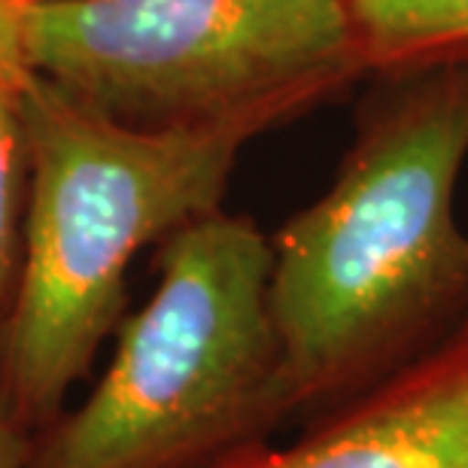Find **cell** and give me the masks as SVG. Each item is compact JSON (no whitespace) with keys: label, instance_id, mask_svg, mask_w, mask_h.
<instances>
[{"label":"cell","instance_id":"6da1fadb","mask_svg":"<svg viewBox=\"0 0 468 468\" xmlns=\"http://www.w3.org/2000/svg\"><path fill=\"white\" fill-rule=\"evenodd\" d=\"M468 61L380 77L332 186L271 238L289 423L311 426L468 325Z\"/></svg>","mask_w":468,"mask_h":468},{"label":"cell","instance_id":"7a4b0ae2","mask_svg":"<svg viewBox=\"0 0 468 468\" xmlns=\"http://www.w3.org/2000/svg\"><path fill=\"white\" fill-rule=\"evenodd\" d=\"M18 104L27 189L18 283L0 335V396L37 435L61 417L116 332L137 252L222 210L240 149L286 116L252 110L134 125L40 77L25 82Z\"/></svg>","mask_w":468,"mask_h":468},{"label":"cell","instance_id":"3957f363","mask_svg":"<svg viewBox=\"0 0 468 468\" xmlns=\"http://www.w3.org/2000/svg\"><path fill=\"white\" fill-rule=\"evenodd\" d=\"M158 247L149 302L95 389L34 435L31 468H226L289 423L271 238L217 210Z\"/></svg>","mask_w":468,"mask_h":468},{"label":"cell","instance_id":"277c9868","mask_svg":"<svg viewBox=\"0 0 468 468\" xmlns=\"http://www.w3.org/2000/svg\"><path fill=\"white\" fill-rule=\"evenodd\" d=\"M27 70L134 125L298 116L365 73L344 0L18 4Z\"/></svg>","mask_w":468,"mask_h":468},{"label":"cell","instance_id":"5b68a950","mask_svg":"<svg viewBox=\"0 0 468 468\" xmlns=\"http://www.w3.org/2000/svg\"><path fill=\"white\" fill-rule=\"evenodd\" d=\"M365 73L468 61V0H344Z\"/></svg>","mask_w":468,"mask_h":468},{"label":"cell","instance_id":"8992f818","mask_svg":"<svg viewBox=\"0 0 468 468\" xmlns=\"http://www.w3.org/2000/svg\"><path fill=\"white\" fill-rule=\"evenodd\" d=\"M18 91L22 89L0 86V335H4L18 283L27 189V146Z\"/></svg>","mask_w":468,"mask_h":468},{"label":"cell","instance_id":"52a82bcc","mask_svg":"<svg viewBox=\"0 0 468 468\" xmlns=\"http://www.w3.org/2000/svg\"><path fill=\"white\" fill-rule=\"evenodd\" d=\"M34 73L27 70L22 52V18H18V4L0 0V86L22 89Z\"/></svg>","mask_w":468,"mask_h":468},{"label":"cell","instance_id":"ba28073f","mask_svg":"<svg viewBox=\"0 0 468 468\" xmlns=\"http://www.w3.org/2000/svg\"><path fill=\"white\" fill-rule=\"evenodd\" d=\"M34 435H27L9 414L4 396H0V468H31Z\"/></svg>","mask_w":468,"mask_h":468},{"label":"cell","instance_id":"9c48e42d","mask_svg":"<svg viewBox=\"0 0 468 468\" xmlns=\"http://www.w3.org/2000/svg\"><path fill=\"white\" fill-rule=\"evenodd\" d=\"M13 4H37V0H13Z\"/></svg>","mask_w":468,"mask_h":468}]
</instances>
